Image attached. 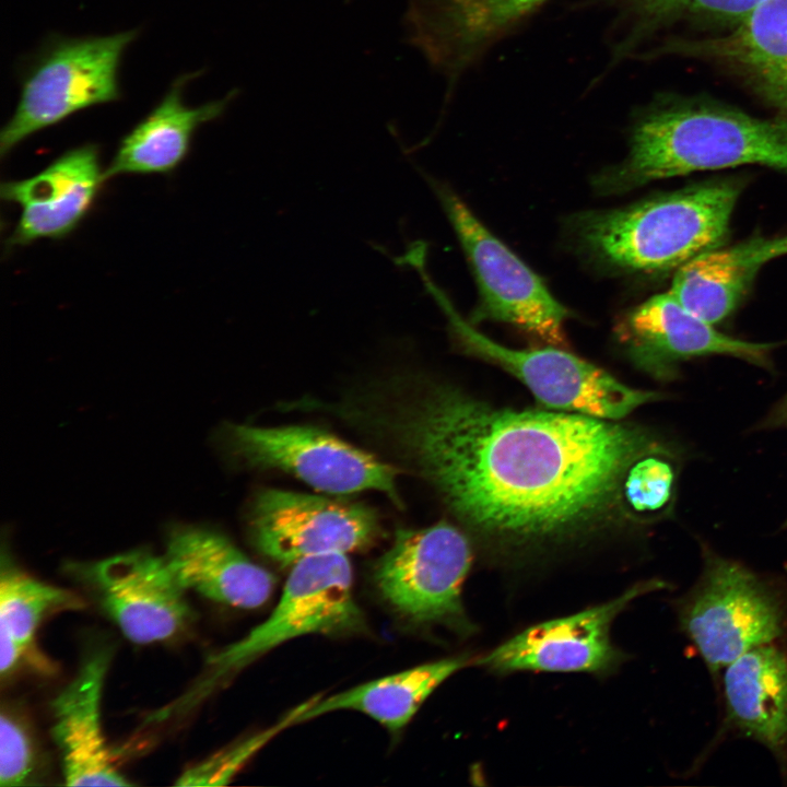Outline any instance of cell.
<instances>
[{"mask_svg":"<svg viewBox=\"0 0 787 787\" xmlns=\"http://www.w3.org/2000/svg\"><path fill=\"white\" fill-rule=\"evenodd\" d=\"M352 412L466 525L498 542L561 539L612 507L646 430L574 412L496 409L431 380L390 381Z\"/></svg>","mask_w":787,"mask_h":787,"instance_id":"obj_1","label":"cell"},{"mask_svg":"<svg viewBox=\"0 0 787 787\" xmlns=\"http://www.w3.org/2000/svg\"><path fill=\"white\" fill-rule=\"evenodd\" d=\"M757 165L787 172V122L710 101L666 97L635 118L629 152L596 175L601 195L623 193L659 179Z\"/></svg>","mask_w":787,"mask_h":787,"instance_id":"obj_2","label":"cell"},{"mask_svg":"<svg viewBox=\"0 0 787 787\" xmlns=\"http://www.w3.org/2000/svg\"><path fill=\"white\" fill-rule=\"evenodd\" d=\"M743 185L741 178H713L626 207L580 212L569 220V237L608 271H676L720 246Z\"/></svg>","mask_w":787,"mask_h":787,"instance_id":"obj_3","label":"cell"},{"mask_svg":"<svg viewBox=\"0 0 787 787\" xmlns=\"http://www.w3.org/2000/svg\"><path fill=\"white\" fill-rule=\"evenodd\" d=\"M137 36V30L106 36H50L21 74L16 108L0 133L1 157L43 129L120 99L122 57Z\"/></svg>","mask_w":787,"mask_h":787,"instance_id":"obj_4","label":"cell"},{"mask_svg":"<svg viewBox=\"0 0 787 787\" xmlns=\"http://www.w3.org/2000/svg\"><path fill=\"white\" fill-rule=\"evenodd\" d=\"M425 262L419 260L413 268L445 315L448 330L460 349L518 378L545 407L614 421L661 398L658 392L629 387L604 369L557 346L516 350L493 341L462 318L426 272Z\"/></svg>","mask_w":787,"mask_h":787,"instance_id":"obj_5","label":"cell"},{"mask_svg":"<svg viewBox=\"0 0 787 787\" xmlns=\"http://www.w3.org/2000/svg\"><path fill=\"white\" fill-rule=\"evenodd\" d=\"M702 559L700 577L676 608L682 632L715 673L783 636L787 603L775 585L743 564L708 547Z\"/></svg>","mask_w":787,"mask_h":787,"instance_id":"obj_6","label":"cell"},{"mask_svg":"<svg viewBox=\"0 0 787 787\" xmlns=\"http://www.w3.org/2000/svg\"><path fill=\"white\" fill-rule=\"evenodd\" d=\"M419 173L437 197L471 267L479 291L473 321L508 324L549 345H564L568 312L542 279L488 230L447 183Z\"/></svg>","mask_w":787,"mask_h":787,"instance_id":"obj_7","label":"cell"},{"mask_svg":"<svg viewBox=\"0 0 787 787\" xmlns=\"http://www.w3.org/2000/svg\"><path fill=\"white\" fill-rule=\"evenodd\" d=\"M365 629L364 614L354 599L353 571L346 554L303 559L293 564L270 615L243 638L209 657L203 684L212 689L216 681L290 639L308 634L359 633Z\"/></svg>","mask_w":787,"mask_h":787,"instance_id":"obj_8","label":"cell"},{"mask_svg":"<svg viewBox=\"0 0 787 787\" xmlns=\"http://www.w3.org/2000/svg\"><path fill=\"white\" fill-rule=\"evenodd\" d=\"M471 563L468 537L448 522L399 529L376 563L374 580L385 600L403 618L467 636L475 631L462 602Z\"/></svg>","mask_w":787,"mask_h":787,"instance_id":"obj_9","label":"cell"},{"mask_svg":"<svg viewBox=\"0 0 787 787\" xmlns=\"http://www.w3.org/2000/svg\"><path fill=\"white\" fill-rule=\"evenodd\" d=\"M223 431L232 455L251 467L285 471L336 495L379 491L400 504L395 467L326 431L248 424H227Z\"/></svg>","mask_w":787,"mask_h":787,"instance_id":"obj_10","label":"cell"},{"mask_svg":"<svg viewBox=\"0 0 787 787\" xmlns=\"http://www.w3.org/2000/svg\"><path fill=\"white\" fill-rule=\"evenodd\" d=\"M248 527L255 547L283 565L366 549L381 531L366 505L275 489L256 494Z\"/></svg>","mask_w":787,"mask_h":787,"instance_id":"obj_11","label":"cell"},{"mask_svg":"<svg viewBox=\"0 0 787 787\" xmlns=\"http://www.w3.org/2000/svg\"><path fill=\"white\" fill-rule=\"evenodd\" d=\"M666 587V582L659 579L639 582L604 603L537 623L477 659V663L496 673H610L625 658L611 642L613 621L636 598Z\"/></svg>","mask_w":787,"mask_h":787,"instance_id":"obj_12","label":"cell"},{"mask_svg":"<svg viewBox=\"0 0 787 787\" xmlns=\"http://www.w3.org/2000/svg\"><path fill=\"white\" fill-rule=\"evenodd\" d=\"M73 568L92 587L107 615L136 644L171 639L193 621L187 590L164 555L137 549Z\"/></svg>","mask_w":787,"mask_h":787,"instance_id":"obj_13","label":"cell"},{"mask_svg":"<svg viewBox=\"0 0 787 787\" xmlns=\"http://www.w3.org/2000/svg\"><path fill=\"white\" fill-rule=\"evenodd\" d=\"M550 0H407L404 42L447 79V96L481 56Z\"/></svg>","mask_w":787,"mask_h":787,"instance_id":"obj_14","label":"cell"},{"mask_svg":"<svg viewBox=\"0 0 787 787\" xmlns=\"http://www.w3.org/2000/svg\"><path fill=\"white\" fill-rule=\"evenodd\" d=\"M715 326L668 291L627 312L618 322L615 334L631 361L656 379H673L680 363L707 355L732 356L771 368L772 353L779 343L742 340Z\"/></svg>","mask_w":787,"mask_h":787,"instance_id":"obj_15","label":"cell"},{"mask_svg":"<svg viewBox=\"0 0 787 787\" xmlns=\"http://www.w3.org/2000/svg\"><path fill=\"white\" fill-rule=\"evenodd\" d=\"M105 180L98 146L85 143L66 151L35 176L3 181L2 200L21 209L7 246L69 236L94 207Z\"/></svg>","mask_w":787,"mask_h":787,"instance_id":"obj_16","label":"cell"},{"mask_svg":"<svg viewBox=\"0 0 787 787\" xmlns=\"http://www.w3.org/2000/svg\"><path fill=\"white\" fill-rule=\"evenodd\" d=\"M668 46L732 70L787 122V0H762L724 34Z\"/></svg>","mask_w":787,"mask_h":787,"instance_id":"obj_17","label":"cell"},{"mask_svg":"<svg viewBox=\"0 0 787 787\" xmlns=\"http://www.w3.org/2000/svg\"><path fill=\"white\" fill-rule=\"evenodd\" d=\"M110 651L90 654L51 702L52 738L68 786H130L118 771L102 730L101 700Z\"/></svg>","mask_w":787,"mask_h":787,"instance_id":"obj_18","label":"cell"},{"mask_svg":"<svg viewBox=\"0 0 787 787\" xmlns=\"http://www.w3.org/2000/svg\"><path fill=\"white\" fill-rule=\"evenodd\" d=\"M164 557L180 586L212 601L256 609L270 598L275 580L224 535L197 526H175Z\"/></svg>","mask_w":787,"mask_h":787,"instance_id":"obj_19","label":"cell"},{"mask_svg":"<svg viewBox=\"0 0 787 787\" xmlns=\"http://www.w3.org/2000/svg\"><path fill=\"white\" fill-rule=\"evenodd\" d=\"M723 732L763 744L787 779V653L771 644L754 647L724 673Z\"/></svg>","mask_w":787,"mask_h":787,"instance_id":"obj_20","label":"cell"},{"mask_svg":"<svg viewBox=\"0 0 787 787\" xmlns=\"http://www.w3.org/2000/svg\"><path fill=\"white\" fill-rule=\"evenodd\" d=\"M199 74L178 77L161 102L124 136L105 169L106 179L129 174H171L185 161L199 127L223 116L238 94L233 90L223 98L190 107L183 94Z\"/></svg>","mask_w":787,"mask_h":787,"instance_id":"obj_21","label":"cell"},{"mask_svg":"<svg viewBox=\"0 0 787 787\" xmlns=\"http://www.w3.org/2000/svg\"><path fill=\"white\" fill-rule=\"evenodd\" d=\"M787 255V232L718 246L674 271L670 293L688 309L717 325L741 304L761 269Z\"/></svg>","mask_w":787,"mask_h":787,"instance_id":"obj_22","label":"cell"},{"mask_svg":"<svg viewBox=\"0 0 787 787\" xmlns=\"http://www.w3.org/2000/svg\"><path fill=\"white\" fill-rule=\"evenodd\" d=\"M470 663L467 655L448 657L365 682L325 698L315 697L298 724L336 710L363 713L390 732L407 726L445 680Z\"/></svg>","mask_w":787,"mask_h":787,"instance_id":"obj_23","label":"cell"},{"mask_svg":"<svg viewBox=\"0 0 787 787\" xmlns=\"http://www.w3.org/2000/svg\"><path fill=\"white\" fill-rule=\"evenodd\" d=\"M627 24L615 55H629L651 33L677 22L724 26L738 24L762 0H607Z\"/></svg>","mask_w":787,"mask_h":787,"instance_id":"obj_24","label":"cell"},{"mask_svg":"<svg viewBox=\"0 0 787 787\" xmlns=\"http://www.w3.org/2000/svg\"><path fill=\"white\" fill-rule=\"evenodd\" d=\"M83 607L82 598L68 589L43 583L12 566L2 567L0 637L11 638L26 650L44 619Z\"/></svg>","mask_w":787,"mask_h":787,"instance_id":"obj_25","label":"cell"},{"mask_svg":"<svg viewBox=\"0 0 787 787\" xmlns=\"http://www.w3.org/2000/svg\"><path fill=\"white\" fill-rule=\"evenodd\" d=\"M678 472L677 456L665 445L642 455L623 482L622 491L629 507L643 519L667 515L676 500Z\"/></svg>","mask_w":787,"mask_h":787,"instance_id":"obj_26","label":"cell"},{"mask_svg":"<svg viewBox=\"0 0 787 787\" xmlns=\"http://www.w3.org/2000/svg\"><path fill=\"white\" fill-rule=\"evenodd\" d=\"M305 702L271 728L227 747L185 771L176 782L178 786L224 785L273 736L290 725L298 724L301 715L310 705Z\"/></svg>","mask_w":787,"mask_h":787,"instance_id":"obj_27","label":"cell"},{"mask_svg":"<svg viewBox=\"0 0 787 787\" xmlns=\"http://www.w3.org/2000/svg\"><path fill=\"white\" fill-rule=\"evenodd\" d=\"M34 748L25 726L10 712L0 715V785H23L34 770Z\"/></svg>","mask_w":787,"mask_h":787,"instance_id":"obj_28","label":"cell"},{"mask_svg":"<svg viewBox=\"0 0 787 787\" xmlns=\"http://www.w3.org/2000/svg\"><path fill=\"white\" fill-rule=\"evenodd\" d=\"M785 527H787V520H786V522H785Z\"/></svg>","mask_w":787,"mask_h":787,"instance_id":"obj_29","label":"cell"}]
</instances>
